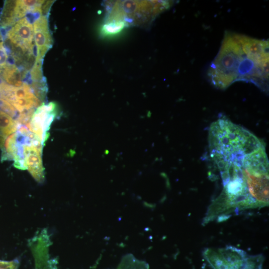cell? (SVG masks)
<instances>
[{"mask_svg": "<svg viewBox=\"0 0 269 269\" xmlns=\"http://www.w3.org/2000/svg\"><path fill=\"white\" fill-rule=\"evenodd\" d=\"M223 188L209 206L203 223L222 222L245 210L269 205V160L265 146L245 148L214 161Z\"/></svg>", "mask_w": 269, "mask_h": 269, "instance_id": "cell-1", "label": "cell"}, {"mask_svg": "<svg viewBox=\"0 0 269 269\" xmlns=\"http://www.w3.org/2000/svg\"><path fill=\"white\" fill-rule=\"evenodd\" d=\"M172 3L168 0L107 1L105 23L122 21L127 26H147Z\"/></svg>", "mask_w": 269, "mask_h": 269, "instance_id": "cell-2", "label": "cell"}, {"mask_svg": "<svg viewBox=\"0 0 269 269\" xmlns=\"http://www.w3.org/2000/svg\"><path fill=\"white\" fill-rule=\"evenodd\" d=\"M244 54L237 34L226 32L220 51L207 72L211 84L224 90L236 82L239 66Z\"/></svg>", "mask_w": 269, "mask_h": 269, "instance_id": "cell-3", "label": "cell"}, {"mask_svg": "<svg viewBox=\"0 0 269 269\" xmlns=\"http://www.w3.org/2000/svg\"><path fill=\"white\" fill-rule=\"evenodd\" d=\"M203 256L213 269H243L249 257L245 251L233 246L207 249Z\"/></svg>", "mask_w": 269, "mask_h": 269, "instance_id": "cell-4", "label": "cell"}, {"mask_svg": "<svg viewBox=\"0 0 269 269\" xmlns=\"http://www.w3.org/2000/svg\"><path fill=\"white\" fill-rule=\"evenodd\" d=\"M43 143L37 137L28 140L23 145L22 158L24 169L28 170L38 182L44 179V168L42 160Z\"/></svg>", "mask_w": 269, "mask_h": 269, "instance_id": "cell-5", "label": "cell"}, {"mask_svg": "<svg viewBox=\"0 0 269 269\" xmlns=\"http://www.w3.org/2000/svg\"><path fill=\"white\" fill-rule=\"evenodd\" d=\"M58 115V107L54 102L41 105L33 113L28 125L30 131L44 143L48 137L47 131Z\"/></svg>", "mask_w": 269, "mask_h": 269, "instance_id": "cell-6", "label": "cell"}, {"mask_svg": "<svg viewBox=\"0 0 269 269\" xmlns=\"http://www.w3.org/2000/svg\"><path fill=\"white\" fill-rule=\"evenodd\" d=\"M34 38L33 27L27 17L19 19L5 35L7 45L24 46L33 50L32 41Z\"/></svg>", "mask_w": 269, "mask_h": 269, "instance_id": "cell-7", "label": "cell"}, {"mask_svg": "<svg viewBox=\"0 0 269 269\" xmlns=\"http://www.w3.org/2000/svg\"><path fill=\"white\" fill-rule=\"evenodd\" d=\"M238 40L245 53L263 65H269V41L237 34Z\"/></svg>", "mask_w": 269, "mask_h": 269, "instance_id": "cell-8", "label": "cell"}, {"mask_svg": "<svg viewBox=\"0 0 269 269\" xmlns=\"http://www.w3.org/2000/svg\"><path fill=\"white\" fill-rule=\"evenodd\" d=\"M33 27L34 40L37 49L36 59L42 60L53 44L47 17L45 15H40L35 19Z\"/></svg>", "mask_w": 269, "mask_h": 269, "instance_id": "cell-9", "label": "cell"}, {"mask_svg": "<svg viewBox=\"0 0 269 269\" xmlns=\"http://www.w3.org/2000/svg\"><path fill=\"white\" fill-rule=\"evenodd\" d=\"M23 17L18 0H6L0 13V28L12 26Z\"/></svg>", "mask_w": 269, "mask_h": 269, "instance_id": "cell-10", "label": "cell"}, {"mask_svg": "<svg viewBox=\"0 0 269 269\" xmlns=\"http://www.w3.org/2000/svg\"><path fill=\"white\" fill-rule=\"evenodd\" d=\"M22 126L16 119L0 110V147L5 140L16 133Z\"/></svg>", "mask_w": 269, "mask_h": 269, "instance_id": "cell-11", "label": "cell"}, {"mask_svg": "<svg viewBox=\"0 0 269 269\" xmlns=\"http://www.w3.org/2000/svg\"><path fill=\"white\" fill-rule=\"evenodd\" d=\"M3 81L7 84L14 87L22 86L24 82L22 80L26 74L22 72L15 64L8 63L2 70L1 74Z\"/></svg>", "mask_w": 269, "mask_h": 269, "instance_id": "cell-12", "label": "cell"}, {"mask_svg": "<svg viewBox=\"0 0 269 269\" xmlns=\"http://www.w3.org/2000/svg\"><path fill=\"white\" fill-rule=\"evenodd\" d=\"M117 269H148V265L129 254L123 257Z\"/></svg>", "mask_w": 269, "mask_h": 269, "instance_id": "cell-13", "label": "cell"}, {"mask_svg": "<svg viewBox=\"0 0 269 269\" xmlns=\"http://www.w3.org/2000/svg\"><path fill=\"white\" fill-rule=\"evenodd\" d=\"M126 26V23L122 21L106 22L102 27L101 32L105 36L111 35L119 33Z\"/></svg>", "mask_w": 269, "mask_h": 269, "instance_id": "cell-14", "label": "cell"}, {"mask_svg": "<svg viewBox=\"0 0 269 269\" xmlns=\"http://www.w3.org/2000/svg\"><path fill=\"white\" fill-rule=\"evenodd\" d=\"M32 82L45 80L42 71V60L35 59L34 64L30 71Z\"/></svg>", "mask_w": 269, "mask_h": 269, "instance_id": "cell-15", "label": "cell"}, {"mask_svg": "<svg viewBox=\"0 0 269 269\" xmlns=\"http://www.w3.org/2000/svg\"><path fill=\"white\" fill-rule=\"evenodd\" d=\"M8 55L5 46L4 39L0 31V70H2L9 63Z\"/></svg>", "mask_w": 269, "mask_h": 269, "instance_id": "cell-16", "label": "cell"}, {"mask_svg": "<svg viewBox=\"0 0 269 269\" xmlns=\"http://www.w3.org/2000/svg\"><path fill=\"white\" fill-rule=\"evenodd\" d=\"M263 260L262 256H249L243 269H262Z\"/></svg>", "mask_w": 269, "mask_h": 269, "instance_id": "cell-17", "label": "cell"}]
</instances>
